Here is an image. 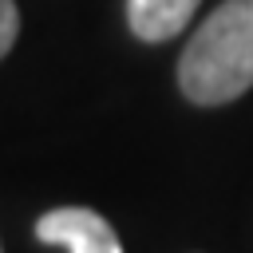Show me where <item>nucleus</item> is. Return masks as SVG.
Segmentation results:
<instances>
[{
	"mask_svg": "<svg viewBox=\"0 0 253 253\" xmlns=\"http://www.w3.org/2000/svg\"><path fill=\"white\" fill-rule=\"evenodd\" d=\"M178 87L198 107H217L253 87V0H225L178 59Z\"/></svg>",
	"mask_w": 253,
	"mask_h": 253,
	"instance_id": "obj_1",
	"label": "nucleus"
},
{
	"mask_svg": "<svg viewBox=\"0 0 253 253\" xmlns=\"http://www.w3.org/2000/svg\"><path fill=\"white\" fill-rule=\"evenodd\" d=\"M36 237L43 245H59L67 253H123L119 245V233L115 225L87 210V206H59V210H47L40 221H36Z\"/></svg>",
	"mask_w": 253,
	"mask_h": 253,
	"instance_id": "obj_2",
	"label": "nucleus"
},
{
	"mask_svg": "<svg viewBox=\"0 0 253 253\" xmlns=\"http://www.w3.org/2000/svg\"><path fill=\"white\" fill-rule=\"evenodd\" d=\"M198 4L202 0H126V24L138 40L162 43L190 24Z\"/></svg>",
	"mask_w": 253,
	"mask_h": 253,
	"instance_id": "obj_3",
	"label": "nucleus"
},
{
	"mask_svg": "<svg viewBox=\"0 0 253 253\" xmlns=\"http://www.w3.org/2000/svg\"><path fill=\"white\" fill-rule=\"evenodd\" d=\"M20 36V12H16V0H0V59L12 51Z\"/></svg>",
	"mask_w": 253,
	"mask_h": 253,
	"instance_id": "obj_4",
	"label": "nucleus"
}]
</instances>
